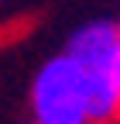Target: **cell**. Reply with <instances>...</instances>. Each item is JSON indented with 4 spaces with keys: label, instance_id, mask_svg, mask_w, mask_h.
<instances>
[{
    "label": "cell",
    "instance_id": "6da1fadb",
    "mask_svg": "<svg viewBox=\"0 0 120 124\" xmlns=\"http://www.w3.org/2000/svg\"><path fill=\"white\" fill-rule=\"evenodd\" d=\"M34 124H89L86 117V66L69 52L48 59L31 83Z\"/></svg>",
    "mask_w": 120,
    "mask_h": 124
},
{
    "label": "cell",
    "instance_id": "7a4b0ae2",
    "mask_svg": "<svg viewBox=\"0 0 120 124\" xmlns=\"http://www.w3.org/2000/svg\"><path fill=\"white\" fill-rule=\"evenodd\" d=\"M65 52L89 69L113 72V66L120 62V28L110 21H89L79 31H72Z\"/></svg>",
    "mask_w": 120,
    "mask_h": 124
},
{
    "label": "cell",
    "instance_id": "3957f363",
    "mask_svg": "<svg viewBox=\"0 0 120 124\" xmlns=\"http://www.w3.org/2000/svg\"><path fill=\"white\" fill-rule=\"evenodd\" d=\"M113 86H117V100H120V62L113 66Z\"/></svg>",
    "mask_w": 120,
    "mask_h": 124
},
{
    "label": "cell",
    "instance_id": "277c9868",
    "mask_svg": "<svg viewBox=\"0 0 120 124\" xmlns=\"http://www.w3.org/2000/svg\"><path fill=\"white\" fill-rule=\"evenodd\" d=\"M117 28H120V24H117Z\"/></svg>",
    "mask_w": 120,
    "mask_h": 124
}]
</instances>
